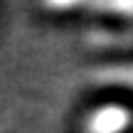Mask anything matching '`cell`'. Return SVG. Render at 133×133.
Returning <instances> with one entry per match:
<instances>
[{"label":"cell","mask_w":133,"mask_h":133,"mask_svg":"<svg viewBox=\"0 0 133 133\" xmlns=\"http://www.w3.org/2000/svg\"><path fill=\"white\" fill-rule=\"evenodd\" d=\"M128 109L118 104H109L89 114V118L84 121V133H123L128 128Z\"/></svg>","instance_id":"6da1fadb"},{"label":"cell","mask_w":133,"mask_h":133,"mask_svg":"<svg viewBox=\"0 0 133 133\" xmlns=\"http://www.w3.org/2000/svg\"><path fill=\"white\" fill-rule=\"evenodd\" d=\"M94 79L104 81V84H121V86H128V84H131V69H128L126 64L104 66V69L94 71Z\"/></svg>","instance_id":"7a4b0ae2"}]
</instances>
